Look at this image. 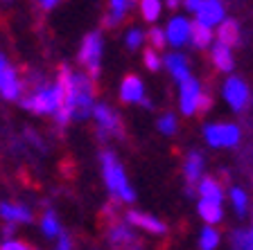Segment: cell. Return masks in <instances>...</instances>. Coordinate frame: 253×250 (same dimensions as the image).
Here are the masks:
<instances>
[{
	"label": "cell",
	"instance_id": "d4e9b609",
	"mask_svg": "<svg viewBox=\"0 0 253 250\" xmlns=\"http://www.w3.org/2000/svg\"><path fill=\"white\" fill-rule=\"evenodd\" d=\"M228 196H231V205H233V210L237 212V216H244V214H247V210H249L247 192H244L242 187H231Z\"/></svg>",
	"mask_w": 253,
	"mask_h": 250
},
{
	"label": "cell",
	"instance_id": "f546056e",
	"mask_svg": "<svg viewBox=\"0 0 253 250\" xmlns=\"http://www.w3.org/2000/svg\"><path fill=\"white\" fill-rule=\"evenodd\" d=\"M149 43H152V50H163L165 47V32L161 30V27H154V30H149Z\"/></svg>",
	"mask_w": 253,
	"mask_h": 250
},
{
	"label": "cell",
	"instance_id": "5bb4252c",
	"mask_svg": "<svg viewBox=\"0 0 253 250\" xmlns=\"http://www.w3.org/2000/svg\"><path fill=\"white\" fill-rule=\"evenodd\" d=\"M163 63H165V68L169 70V74H172L179 83L190 77V68H188V59H185V54L169 52V54H165Z\"/></svg>",
	"mask_w": 253,
	"mask_h": 250
},
{
	"label": "cell",
	"instance_id": "8fae6325",
	"mask_svg": "<svg viewBox=\"0 0 253 250\" xmlns=\"http://www.w3.org/2000/svg\"><path fill=\"white\" fill-rule=\"evenodd\" d=\"M126 225H129V228L133 225V228L147 230L152 235H165V232H168V225H165L163 221L147 212H140V210H129V212H126Z\"/></svg>",
	"mask_w": 253,
	"mask_h": 250
},
{
	"label": "cell",
	"instance_id": "f1b7e54d",
	"mask_svg": "<svg viewBox=\"0 0 253 250\" xmlns=\"http://www.w3.org/2000/svg\"><path fill=\"white\" fill-rule=\"evenodd\" d=\"M142 43H145V32L142 30L131 27V30L126 32V47H129V50H138Z\"/></svg>",
	"mask_w": 253,
	"mask_h": 250
},
{
	"label": "cell",
	"instance_id": "e0dca14e",
	"mask_svg": "<svg viewBox=\"0 0 253 250\" xmlns=\"http://www.w3.org/2000/svg\"><path fill=\"white\" fill-rule=\"evenodd\" d=\"M133 2L131 0H111L109 2V14L104 18V25L106 27H116L125 21V16L131 11Z\"/></svg>",
	"mask_w": 253,
	"mask_h": 250
},
{
	"label": "cell",
	"instance_id": "7402d4cb",
	"mask_svg": "<svg viewBox=\"0 0 253 250\" xmlns=\"http://www.w3.org/2000/svg\"><path fill=\"white\" fill-rule=\"evenodd\" d=\"M197 194L204 201H217V203H221V198H224V189L215 178H201L197 182Z\"/></svg>",
	"mask_w": 253,
	"mask_h": 250
},
{
	"label": "cell",
	"instance_id": "1f68e13d",
	"mask_svg": "<svg viewBox=\"0 0 253 250\" xmlns=\"http://www.w3.org/2000/svg\"><path fill=\"white\" fill-rule=\"evenodd\" d=\"M0 250H34L30 244H25V241H18V239H9L5 241V244L0 246Z\"/></svg>",
	"mask_w": 253,
	"mask_h": 250
},
{
	"label": "cell",
	"instance_id": "4fadbf2b",
	"mask_svg": "<svg viewBox=\"0 0 253 250\" xmlns=\"http://www.w3.org/2000/svg\"><path fill=\"white\" fill-rule=\"evenodd\" d=\"M201 174H204V156L199 151H190L183 162V176H185L188 192H192V187L201 180Z\"/></svg>",
	"mask_w": 253,
	"mask_h": 250
},
{
	"label": "cell",
	"instance_id": "8d00e7d4",
	"mask_svg": "<svg viewBox=\"0 0 253 250\" xmlns=\"http://www.w3.org/2000/svg\"><path fill=\"white\" fill-rule=\"evenodd\" d=\"M168 9H179V2L176 0H168Z\"/></svg>",
	"mask_w": 253,
	"mask_h": 250
},
{
	"label": "cell",
	"instance_id": "ac0fdd59",
	"mask_svg": "<svg viewBox=\"0 0 253 250\" xmlns=\"http://www.w3.org/2000/svg\"><path fill=\"white\" fill-rule=\"evenodd\" d=\"M211 59H212V66L221 72H231L233 66H235V59H233L231 47L221 45V43H215L211 50Z\"/></svg>",
	"mask_w": 253,
	"mask_h": 250
},
{
	"label": "cell",
	"instance_id": "484cf974",
	"mask_svg": "<svg viewBox=\"0 0 253 250\" xmlns=\"http://www.w3.org/2000/svg\"><path fill=\"white\" fill-rule=\"evenodd\" d=\"M161 11H163V2L161 0H142L140 2V14L147 23H156Z\"/></svg>",
	"mask_w": 253,
	"mask_h": 250
},
{
	"label": "cell",
	"instance_id": "d6986e66",
	"mask_svg": "<svg viewBox=\"0 0 253 250\" xmlns=\"http://www.w3.org/2000/svg\"><path fill=\"white\" fill-rule=\"evenodd\" d=\"M0 216L9 223H30L32 212L25 205H16V203H0Z\"/></svg>",
	"mask_w": 253,
	"mask_h": 250
},
{
	"label": "cell",
	"instance_id": "ba28073f",
	"mask_svg": "<svg viewBox=\"0 0 253 250\" xmlns=\"http://www.w3.org/2000/svg\"><path fill=\"white\" fill-rule=\"evenodd\" d=\"M204 95L201 88V81H197L195 77H188L185 81L179 83V106L183 115H195L197 106H199V99Z\"/></svg>",
	"mask_w": 253,
	"mask_h": 250
},
{
	"label": "cell",
	"instance_id": "8992f818",
	"mask_svg": "<svg viewBox=\"0 0 253 250\" xmlns=\"http://www.w3.org/2000/svg\"><path fill=\"white\" fill-rule=\"evenodd\" d=\"M102 34L100 32H88L82 41V47H79V63L88 68V72L93 77L100 74V61H102Z\"/></svg>",
	"mask_w": 253,
	"mask_h": 250
},
{
	"label": "cell",
	"instance_id": "277c9868",
	"mask_svg": "<svg viewBox=\"0 0 253 250\" xmlns=\"http://www.w3.org/2000/svg\"><path fill=\"white\" fill-rule=\"evenodd\" d=\"M185 11L195 14L197 23L206 27H219L226 21V5L219 0H185L183 2Z\"/></svg>",
	"mask_w": 253,
	"mask_h": 250
},
{
	"label": "cell",
	"instance_id": "9a60e30c",
	"mask_svg": "<svg viewBox=\"0 0 253 250\" xmlns=\"http://www.w3.org/2000/svg\"><path fill=\"white\" fill-rule=\"evenodd\" d=\"M197 212H199L201 221H206V225H211V228L221 223V219H224V205L217 203V201H204V198H199Z\"/></svg>",
	"mask_w": 253,
	"mask_h": 250
},
{
	"label": "cell",
	"instance_id": "7a4b0ae2",
	"mask_svg": "<svg viewBox=\"0 0 253 250\" xmlns=\"http://www.w3.org/2000/svg\"><path fill=\"white\" fill-rule=\"evenodd\" d=\"M102 176H104V185L118 201L122 203H133L136 201V194L133 187L126 180V174L122 169V165L116 160V156L111 151H102Z\"/></svg>",
	"mask_w": 253,
	"mask_h": 250
},
{
	"label": "cell",
	"instance_id": "d6a6232c",
	"mask_svg": "<svg viewBox=\"0 0 253 250\" xmlns=\"http://www.w3.org/2000/svg\"><path fill=\"white\" fill-rule=\"evenodd\" d=\"M11 70H14V68H11L9 63H7V59L2 57V54H0V88H2V83H5L7 74H9Z\"/></svg>",
	"mask_w": 253,
	"mask_h": 250
},
{
	"label": "cell",
	"instance_id": "9c48e42d",
	"mask_svg": "<svg viewBox=\"0 0 253 250\" xmlns=\"http://www.w3.org/2000/svg\"><path fill=\"white\" fill-rule=\"evenodd\" d=\"M93 117L97 122V136L106 138V136H122L120 129V117L106 104H95L93 108Z\"/></svg>",
	"mask_w": 253,
	"mask_h": 250
},
{
	"label": "cell",
	"instance_id": "e575fe53",
	"mask_svg": "<svg viewBox=\"0 0 253 250\" xmlns=\"http://www.w3.org/2000/svg\"><path fill=\"white\" fill-rule=\"evenodd\" d=\"M211 106H212V99L204 93L199 99V106H197V113H206V110H211Z\"/></svg>",
	"mask_w": 253,
	"mask_h": 250
},
{
	"label": "cell",
	"instance_id": "44dd1931",
	"mask_svg": "<svg viewBox=\"0 0 253 250\" xmlns=\"http://www.w3.org/2000/svg\"><path fill=\"white\" fill-rule=\"evenodd\" d=\"M212 41H215V32L211 30V27L201 25V23H192V27H190V43L195 47H199V50H206V47H211Z\"/></svg>",
	"mask_w": 253,
	"mask_h": 250
},
{
	"label": "cell",
	"instance_id": "836d02e7",
	"mask_svg": "<svg viewBox=\"0 0 253 250\" xmlns=\"http://www.w3.org/2000/svg\"><path fill=\"white\" fill-rule=\"evenodd\" d=\"M57 250H73V239H70L66 232L59 235V241H57Z\"/></svg>",
	"mask_w": 253,
	"mask_h": 250
},
{
	"label": "cell",
	"instance_id": "603a6c76",
	"mask_svg": "<svg viewBox=\"0 0 253 250\" xmlns=\"http://www.w3.org/2000/svg\"><path fill=\"white\" fill-rule=\"evenodd\" d=\"M219 241H221L219 232H217L215 228H211V225H206L199 232L197 246H199V250H215V248H219Z\"/></svg>",
	"mask_w": 253,
	"mask_h": 250
},
{
	"label": "cell",
	"instance_id": "4316f807",
	"mask_svg": "<svg viewBox=\"0 0 253 250\" xmlns=\"http://www.w3.org/2000/svg\"><path fill=\"white\" fill-rule=\"evenodd\" d=\"M156 126H158V131H161L163 136H174V133H176V129H179L176 115H174V113H163L161 117H158Z\"/></svg>",
	"mask_w": 253,
	"mask_h": 250
},
{
	"label": "cell",
	"instance_id": "d590c367",
	"mask_svg": "<svg viewBox=\"0 0 253 250\" xmlns=\"http://www.w3.org/2000/svg\"><path fill=\"white\" fill-rule=\"evenodd\" d=\"M41 7H43V9H54V7H57V2H54V0H43Z\"/></svg>",
	"mask_w": 253,
	"mask_h": 250
},
{
	"label": "cell",
	"instance_id": "52a82bcc",
	"mask_svg": "<svg viewBox=\"0 0 253 250\" xmlns=\"http://www.w3.org/2000/svg\"><path fill=\"white\" fill-rule=\"evenodd\" d=\"M221 95H224L226 104L231 106L233 110H244V106L249 104V97H251L247 81L240 79V77H228L226 81H224Z\"/></svg>",
	"mask_w": 253,
	"mask_h": 250
},
{
	"label": "cell",
	"instance_id": "5b68a950",
	"mask_svg": "<svg viewBox=\"0 0 253 250\" xmlns=\"http://www.w3.org/2000/svg\"><path fill=\"white\" fill-rule=\"evenodd\" d=\"M242 138V131L237 124L231 122H215V124L204 126V140L212 146V149H228V146H237Z\"/></svg>",
	"mask_w": 253,
	"mask_h": 250
},
{
	"label": "cell",
	"instance_id": "cb8c5ba5",
	"mask_svg": "<svg viewBox=\"0 0 253 250\" xmlns=\"http://www.w3.org/2000/svg\"><path fill=\"white\" fill-rule=\"evenodd\" d=\"M231 244L235 250H253V225L249 230H233Z\"/></svg>",
	"mask_w": 253,
	"mask_h": 250
},
{
	"label": "cell",
	"instance_id": "3957f363",
	"mask_svg": "<svg viewBox=\"0 0 253 250\" xmlns=\"http://www.w3.org/2000/svg\"><path fill=\"white\" fill-rule=\"evenodd\" d=\"M23 108L32 110V113L39 115H54L59 108L63 106V86L61 83H47L37 88L32 95L23 97Z\"/></svg>",
	"mask_w": 253,
	"mask_h": 250
},
{
	"label": "cell",
	"instance_id": "4dcf8cb0",
	"mask_svg": "<svg viewBox=\"0 0 253 250\" xmlns=\"http://www.w3.org/2000/svg\"><path fill=\"white\" fill-rule=\"evenodd\" d=\"M142 61H145V66H147L152 72H156V70L163 66V59L158 57L156 50H145V57H142Z\"/></svg>",
	"mask_w": 253,
	"mask_h": 250
},
{
	"label": "cell",
	"instance_id": "6da1fadb",
	"mask_svg": "<svg viewBox=\"0 0 253 250\" xmlns=\"http://www.w3.org/2000/svg\"><path fill=\"white\" fill-rule=\"evenodd\" d=\"M59 83L63 86V110H68L73 120H86L93 115V79L82 72H73L68 66H61L59 70Z\"/></svg>",
	"mask_w": 253,
	"mask_h": 250
},
{
	"label": "cell",
	"instance_id": "83f0119b",
	"mask_svg": "<svg viewBox=\"0 0 253 250\" xmlns=\"http://www.w3.org/2000/svg\"><path fill=\"white\" fill-rule=\"evenodd\" d=\"M41 230L45 237H59L61 230H59V221H57V214L54 212H45L41 219Z\"/></svg>",
	"mask_w": 253,
	"mask_h": 250
},
{
	"label": "cell",
	"instance_id": "2e32d148",
	"mask_svg": "<svg viewBox=\"0 0 253 250\" xmlns=\"http://www.w3.org/2000/svg\"><path fill=\"white\" fill-rule=\"evenodd\" d=\"M109 241H111V246H116L118 250H125L136 244V237H133V232L129 230V225L113 223L109 228Z\"/></svg>",
	"mask_w": 253,
	"mask_h": 250
},
{
	"label": "cell",
	"instance_id": "30bf717a",
	"mask_svg": "<svg viewBox=\"0 0 253 250\" xmlns=\"http://www.w3.org/2000/svg\"><path fill=\"white\" fill-rule=\"evenodd\" d=\"M190 27H192V23H190L185 16H172L163 30L165 41L174 47H181V45H185V43H190Z\"/></svg>",
	"mask_w": 253,
	"mask_h": 250
},
{
	"label": "cell",
	"instance_id": "ffe728a7",
	"mask_svg": "<svg viewBox=\"0 0 253 250\" xmlns=\"http://www.w3.org/2000/svg\"><path fill=\"white\" fill-rule=\"evenodd\" d=\"M215 36H217V43H221V45H226V47L235 45L240 41V25H237V21L226 18V21L217 27Z\"/></svg>",
	"mask_w": 253,
	"mask_h": 250
},
{
	"label": "cell",
	"instance_id": "7c38bea8",
	"mask_svg": "<svg viewBox=\"0 0 253 250\" xmlns=\"http://www.w3.org/2000/svg\"><path fill=\"white\" fill-rule=\"evenodd\" d=\"M120 99L125 104H136L145 99V83L140 77L136 74H129V77L122 79L120 83Z\"/></svg>",
	"mask_w": 253,
	"mask_h": 250
}]
</instances>
